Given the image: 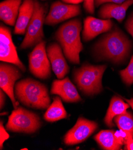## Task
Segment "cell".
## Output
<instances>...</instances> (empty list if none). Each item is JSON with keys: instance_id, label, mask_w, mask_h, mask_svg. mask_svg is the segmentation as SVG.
<instances>
[{"instance_id": "obj_21", "label": "cell", "mask_w": 133, "mask_h": 150, "mask_svg": "<svg viewBox=\"0 0 133 150\" xmlns=\"http://www.w3.org/2000/svg\"><path fill=\"white\" fill-rule=\"evenodd\" d=\"M113 120L120 129L128 132L133 136V116L129 112L126 111L117 115Z\"/></svg>"}, {"instance_id": "obj_25", "label": "cell", "mask_w": 133, "mask_h": 150, "mask_svg": "<svg viewBox=\"0 0 133 150\" xmlns=\"http://www.w3.org/2000/svg\"><path fill=\"white\" fill-rule=\"evenodd\" d=\"M84 8L88 13L93 14L95 11L94 0H84Z\"/></svg>"}, {"instance_id": "obj_13", "label": "cell", "mask_w": 133, "mask_h": 150, "mask_svg": "<svg viewBox=\"0 0 133 150\" xmlns=\"http://www.w3.org/2000/svg\"><path fill=\"white\" fill-rule=\"evenodd\" d=\"M113 27L110 19H100L92 16H88L84 21L82 40L89 41L99 34L110 31Z\"/></svg>"}, {"instance_id": "obj_30", "label": "cell", "mask_w": 133, "mask_h": 150, "mask_svg": "<svg viewBox=\"0 0 133 150\" xmlns=\"http://www.w3.org/2000/svg\"><path fill=\"white\" fill-rule=\"evenodd\" d=\"M62 1L65 3L70 4H79L84 2V0H62Z\"/></svg>"}, {"instance_id": "obj_22", "label": "cell", "mask_w": 133, "mask_h": 150, "mask_svg": "<svg viewBox=\"0 0 133 150\" xmlns=\"http://www.w3.org/2000/svg\"><path fill=\"white\" fill-rule=\"evenodd\" d=\"M123 82L128 86L133 84V55L131 57L128 67L120 72Z\"/></svg>"}, {"instance_id": "obj_24", "label": "cell", "mask_w": 133, "mask_h": 150, "mask_svg": "<svg viewBox=\"0 0 133 150\" xmlns=\"http://www.w3.org/2000/svg\"><path fill=\"white\" fill-rule=\"evenodd\" d=\"M9 138L10 135L4 127L3 121L1 120V123H0V149H3L4 142L7 141Z\"/></svg>"}, {"instance_id": "obj_8", "label": "cell", "mask_w": 133, "mask_h": 150, "mask_svg": "<svg viewBox=\"0 0 133 150\" xmlns=\"http://www.w3.org/2000/svg\"><path fill=\"white\" fill-rule=\"evenodd\" d=\"M0 60L18 67L25 72L26 67L20 60L16 48L12 40L11 29L1 24L0 26Z\"/></svg>"}, {"instance_id": "obj_1", "label": "cell", "mask_w": 133, "mask_h": 150, "mask_svg": "<svg viewBox=\"0 0 133 150\" xmlns=\"http://www.w3.org/2000/svg\"><path fill=\"white\" fill-rule=\"evenodd\" d=\"M132 48L129 38L121 29L115 26L95 43L92 53L98 61H106L120 65L127 61Z\"/></svg>"}, {"instance_id": "obj_14", "label": "cell", "mask_w": 133, "mask_h": 150, "mask_svg": "<svg viewBox=\"0 0 133 150\" xmlns=\"http://www.w3.org/2000/svg\"><path fill=\"white\" fill-rule=\"evenodd\" d=\"M50 92L59 96L65 102L75 103L82 100L76 87L68 77L54 80Z\"/></svg>"}, {"instance_id": "obj_12", "label": "cell", "mask_w": 133, "mask_h": 150, "mask_svg": "<svg viewBox=\"0 0 133 150\" xmlns=\"http://www.w3.org/2000/svg\"><path fill=\"white\" fill-rule=\"evenodd\" d=\"M52 70L57 79H63L69 71L63 50L57 42L49 44L46 49Z\"/></svg>"}, {"instance_id": "obj_29", "label": "cell", "mask_w": 133, "mask_h": 150, "mask_svg": "<svg viewBox=\"0 0 133 150\" xmlns=\"http://www.w3.org/2000/svg\"><path fill=\"white\" fill-rule=\"evenodd\" d=\"M5 93H6L1 88V91H0V108H1V110L3 109L5 104V101H6Z\"/></svg>"}, {"instance_id": "obj_6", "label": "cell", "mask_w": 133, "mask_h": 150, "mask_svg": "<svg viewBox=\"0 0 133 150\" xmlns=\"http://www.w3.org/2000/svg\"><path fill=\"white\" fill-rule=\"evenodd\" d=\"M41 125L37 114L19 107L12 111L6 127L11 132L31 134L38 131Z\"/></svg>"}, {"instance_id": "obj_26", "label": "cell", "mask_w": 133, "mask_h": 150, "mask_svg": "<svg viewBox=\"0 0 133 150\" xmlns=\"http://www.w3.org/2000/svg\"><path fill=\"white\" fill-rule=\"evenodd\" d=\"M125 27L127 32L132 36L133 38V11L130 14L125 24Z\"/></svg>"}, {"instance_id": "obj_11", "label": "cell", "mask_w": 133, "mask_h": 150, "mask_svg": "<svg viewBox=\"0 0 133 150\" xmlns=\"http://www.w3.org/2000/svg\"><path fill=\"white\" fill-rule=\"evenodd\" d=\"M98 125L94 121L80 117L71 129L65 135L64 142L67 145H73L86 141L97 129Z\"/></svg>"}, {"instance_id": "obj_31", "label": "cell", "mask_w": 133, "mask_h": 150, "mask_svg": "<svg viewBox=\"0 0 133 150\" xmlns=\"http://www.w3.org/2000/svg\"><path fill=\"white\" fill-rule=\"evenodd\" d=\"M125 100L127 102V103L129 105L130 107L132 108V110H133V98H131L130 99H125Z\"/></svg>"}, {"instance_id": "obj_18", "label": "cell", "mask_w": 133, "mask_h": 150, "mask_svg": "<svg viewBox=\"0 0 133 150\" xmlns=\"http://www.w3.org/2000/svg\"><path fill=\"white\" fill-rule=\"evenodd\" d=\"M130 105L125 103L121 98L114 96L110 100L107 113L104 118L105 123L110 127L115 126L113 120L115 117L122 114L127 111Z\"/></svg>"}, {"instance_id": "obj_27", "label": "cell", "mask_w": 133, "mask_h": 150, "mask_svg": "<svg viewBox=\"0 0 133 150\" xmlns=\"http://www.w3.org/2000/svg\"><path fill=\"white\" fill-rule=\"evenodd\" d=\"M125 1L127 0H94V5L95 7H99L105 3L121 4Z\"/></svg>"}, {"instance_id": "obj_17", "label": "cell", "mask_w": 133, "mask_h": 150, "mask_svg": "<svg viewBox=\"0 0 133 150\" xmlns=\"http://www.w3.org/2000/svg\"><path fill=\"white\" fill-rule=\"evenodd\" d=\"M22 0H4L0 4V19L6 25L15 26Z\"/></svg>"}, {"instance_id": "obj_28", "label": "cell", "mask_w": 133, "mask_h": 150, "mask_svg": "<svg viewBox=\"0 0 133 150\" xmlns=\"http://www.w3.org/2000/svg\"><path fill=\"white\" fill-rule=\"evenodd\" d=\"M124 149L133 150V136H132L131 134H129L128 138L124 146Z\"/></svg>"}, {"instance_id": "obj_10", "label": "cell", "mask_w": 133, "mask_h": 150, "mask_svg": "<svg viewBox=\"0 0 133 150\" xmlns=\"http://www.w3.org/2000/svg\"><path fill=\"white\" fill-rule=\"evenodd\" d=\"M22 76L20 69L10 63L1 62L0 64V87L9 96L14 109L17 108L19 102L16 100L14 88L16 81Z\"/></svg>"}, {"instance_id": "obj_2", "label": "cell", "mask_w": 133, "mask_h": 150, "mask_svg": "<svg viewBox=\"0 0 133 150\" xmlns=\"http://www.w3.org/2000/svg\"><path fill=\"white\" fill-rule=\"evenodd\" d=\"M82 23L79 19H73L63 23L55 33V39L61 46L69 62L80 64V53L83 50L81 40Z\"/></svg>"}, {"instance_id": "obj_15", "label": "cell", "mask_w": 133, "mask_h": 150, "mask_svg": "<svg viewBox=\"0 0 133 150\" xmlns=\"http://www.w3.org/2000/svg\"><path fill=\"white\" fill-rule=\"evenodd\" d=\"M132 4L133 0H127L121 4H103L99 10L98 16L103 19L113 18L119 22H122L126 16L127 10Z\"/></svg>"}, {"instance_id": "obj_16", "label": "cell", "mask_w": 133, "mask_h": 150, "mask_svg": "<svg viewBox=\"0 0 133 150\" xmlns=\"http://www.w3.org/2000/svg\"><path fill=\"white\" fill-rule=\"evenodd\" d=\"M35 0H23L20 6L17 21L14 27V34L24 35L34 11Z\"/></svg>"}, {"instance_id": "obj_3", "label": "cell", "mask_w": 133, "mask_h": 150, "mask_svg": "<svg viewBox=\"0 0 133 150\" xmlns=\"http://www.w3.org/2000/svg\"><path fill=\"white\" fill-rule=\"evenodd\" d=\"M16 98L24 105L35 109L45 110L50 105L47 87L32 79L22 80L16 84Z\"/></svg>"}, {"instance_id": "obj_19", "label": "cell", "mask_w": 133, "mask_h": 150, "mask_svg": "<svg viewBox=\"0 0 133 150\" xmlns=\"http://www.w3.org/2000/svg\"><path fill=\"white\" fill-rule=\"evenodd\" d=\"M99 145L103 149L119 150L122 145L118 142L113 130H103L99 132L94 137Z\"/></svg>"}, {"instance_id": "obj_32", "label": "cell", "mask_w": 133, "mask_h": 150, "mask_svg": "<svg viewBox=\"0 0 133 150\" xmlns=\"http://www.w3.org/2000/svg\"><path fill=\"white\" fill-rule=\"evenodd\" d=\"M41 1H47V0H41Z\"/></svg>"}, {"instance_id": "obj_5", "label": "cell", "mask_w": 133, "mask_h": 150, "mask_svg": "<svg viewBox=\"0 0 133 150\" xmlns=\"http://www.w3.org/2000/svg\"><path fill=\"white\" fill-rule=\"evenodd\" d=\"M48 11V4H42L35 0V7L32 17L29 22L24 40L22 42L20 49H26L36 46L43 41L44 34L43 26Z\"/></svg>"}, {"instance_id": "obj_20", "label": "cell", "mask_w": 133, "mask_h": 150, "mask_svg": "<svg viewBox=\"0 0 133 150\" xmlns=\"http://www.w3.org/2000/svg\"><path fill=\"white\" fill-rule=\"evenodd\" d=\"M67 112L64 108L61 98L56 96L53 98V103L44 114V118L49 122H55L67 117Z\"/></svg>"}, {"instance_id": "obj_4", "label": "cell", "mask_w": 133, "mask_h": 150, "mask_svg": "<svg viewBox=\"0 0 133 150\" xmlns=\"http://www.w3.org/2000/svg\"><path fill=\"white\" fill-rule=\"evenodd\" d=\"M106 68L105 65H93L84 64L80 68L73 71V80L84 95H97L103 91L101 80Z\"/></svg>"}, {"instance_id": "obj_9", "label": "cell", "mask_w": 133, "mask_h": 150, "mask_svg": "<svg viewBox=\"0 0 133 150\" xmlns=\"http://www.w3.org/2000/svg\"><path fill=\"white\" fill-rule=\"evenodd\" d=\"M81 13V7L79 4H70L57 1L54 2L50 7L46 18L45 25L54 26L79 16Z\"/></svg>"}, {"instance_id": "obj_7", "label": "cell", "mask_w": 133, "mask_h": 150, "mask_svg": "<svg viewBox=\"0 0 133 150\" xmlns=\"http://www.w3.org/2000/svg\"><path fill=\"white\" fill-rule=\"evenodd\" d=\"M51 67L46 51V42L42 41L29 54V68L35 77L46 80L51 76Z\"/></svg>"}, {"instance_id": "obj_23", "label": "cell", "mask_w": 133, "mask_h": 150, "mask_svg": "<svg viewBox=\"0 0 133 150\" xmlns=\"http://www.w3.org/2000/svg\"><path fill=\"white\" fill-rule=\"evenodd\" d=\"M130 133L128 132H127L125 131H124L121 129H120L119 130L115 131V136L118 141V142L120 143L121 145H125L127 140L128 138L129 134Z\"/></svg>"}]
</instances>
